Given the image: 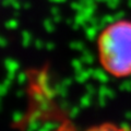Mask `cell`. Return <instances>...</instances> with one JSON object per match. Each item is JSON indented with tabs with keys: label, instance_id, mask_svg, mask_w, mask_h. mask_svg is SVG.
Masks as SVG:
<instances>
[{
	"label": "cell",
	"instance_id": "6da1fadb",
	"mask_svg": "<svg viewBox=\"0 0 131 131\" xmlns=\"http://www.w3.org/2000/svg\"><path fill=\"white\" fill-rule=\"evenodd\" d=\"M96 56L109 77H131V20L118 19L102 28L96 38Z\"/></svg>",
	"mask_w": 131,
	"mask_h": 131
},
{
	"label": "cell",
	"instance_id": "7a4b0ae2",
	"mask_svg": "<svg viewBox=\"0 0 131 131\" xmlns=\"http://www.w3.org/2000/svg\"><path fill=\"white\" fill-rule=\"evenodd\" d=\"M51 131H131V126L116 124V122H102L90 126L88 128H78L70 121H64Z\"/></svg>",
	"mask_w": 131,
	"mask_h": 131
}]
</instances>
